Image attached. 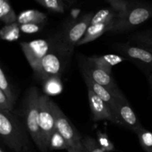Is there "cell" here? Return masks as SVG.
<instances>
[{"label": "cell", "instance_id": "cell-1", "mask_svg": "<svg viewBox=\"0 0 152 152\" xmlns=\"http://www.w3.org/2000/svg\"><path fill=\"white\" fill-rule=\"evenodd\" d=\"M41 94L37 88L28 89L22 103V116L27 132L40 151L47 152L39 127V99Z\"/></svg>", "mask_w": 152, "mask_h": 152}, {"label": "cell", "instance_id": "cell-2", "mask_svg": "<svg viewBox=\"0 0 152 152\" xmlns=\"http://www.w3.org/2000/svg\"><path fill=\"white\" fill-rule=\"evenodd\" d=\"M24 123L11 111H0L1 140L14 152H22L28 147V137Z\"/></svg>", "mask_w": 152, "mask_h": 152}, {"label": "cell", "instance_id": "cell-3", "mask_svg": "<svg viewBox=\"0 0 152 152\" xmlns=\"http://www.w3.org/2000/svg\"><path fill=\"white\" fill-rule=\"evenodd\" d=\"M94 15V13H87L75 22L71 23L57 37L56 41H55V48L71 56L74 48L84 37Z\"/></svg>", "mask_w": 152, "mask_h": 152}, {"label": "cell", "instance_id": "cell-4", "mask_svg": "<svg viewBox=\"0 0 152 152\" xmlns=\"http://www.w3.org/2000/svg\"><path fill=\"white\" fill-rule=\"evenodd\" d=\"M152 17V4H135L132 9L121 18H117L110 31L120 34L134 29Z\"/></svg>", "mask_w": 152, "mask_h": 152}, {"label": "cell", "instance_id": "cell-5", "mask_svg": "<svg viewBox=\"0 0 152 152\" xmlns=\"http://www.w3.org/2000/svg\"><path fill=\"white\" fill-rule=\"evenodd\" d=\"M69 56L57 49H51L33 68L34 76L42 82L52 77H60L65 66V58Z\"/></svg>", "mask_w": 152, "mask_h": 152}, {"label": "cell", "instance_id": "cell-6", "mask_svg": "<svg viewBox=\"0 0 152 152\" xmlns=\"http://www.w3.org/2000/svg\"><path fill=\"white\" fill-rule=\"evenodd\" d=\"M79 66L83 75L87 76L96 83L108 89L114 97L120 99H126L123 92L119 88L112 74H108L106 71L89 63L86 60V56L79 59Z\"/></svg>", "mask_w": 152, "mask_h": 152}, {"label": "cell", "instance_id": "cell-7", "mask_svg": "<svg viewBox=\"0 0 152 152\" xmlns=\"http://www.w3.org/2000/svg\"><path fill=\"white\" fill-rule=\"evenodd\" d=\"M51 108L55 118L56 130L63 137L71 148H83V138L67 116L59 106L51 100ZM69 147V148H70Z\"/></svg>", "mask_w": 152, "mask_h": 152}, {"label": "cell", "instance_id": "cell-8", "mask_svg": "<svg viewBox=\"0 0 152 152\" xmlns=\"http://www.w3.org/2000/svg\"><path fill=\"white\" fill-rule=\"evenodd\" d=\"M113 48L126 59L137 63L142 69L148 72L152 71V50L150 49L129 43H117L113 45Z\"/></svg>", "mask_w": 152, "mask_h": 152}, {"label": "cell", "instance_id": "cell-9", "mask_svg": "<svg viewBox=\"0 0 152 152\" xmlns=\"http://www.w3.org/2000/svg\"><path fill=\"white\" fill-rule=\"evenodd\" d=\"M39 111V127L42 134L45 145L48 149V144L50 137L56 131V124H55L54 115L51 108V99L47 95L41 94Z\"/></svg>", "mask_w": 152, "mask_h": 152}, {"label": "cell", "instance_id": "cell-10", "mask_svg": "<svg viewBox=\"0 0 152 152\" xmlns=\"http://www.w3.org/2000/svg\"><path fill=\"white\" fill-rule=\"evenodd\" d=\"M114 114L117 125L123 126L135 133L142 126L126 99H117Z\"/></svg>", "mask_w": 152, "mask_h": 152}, {"label": "cell", "instance_id": "cell-11", "mask_svg": "<svg viewBox=\"0 0 152 152\" xmlns=\"http://www.w3.org/2000/svg\"><path fill=\"white\" fill-rule=\"evenodd\" d=\"M24 55L33 68L52 49L50 42L45 39H36L20 43Z\"/></svg>", "mask_w": 152, "mask_h": 152}, {"label": "cell", "instance_id": "cell-12", "mask_svg": "<svg viewBox=\"0 0 152 152\" xmlns=\"http://www.w3.org/2000/svg\"><path fill=\"white\" fill-rule=\"evenodd\" d=\"M88 102L94 121L108 120L117 124L115 116L109 105L90 89H88Z\"/></svg>", "mask_w": 152, "mask_h": 152}, {"label": "cell", "instance_id": "cell-13", "mask_svg": "<svg viewBox=\"0 0 152 152\" xmlns=\"http://www.w3.org/2000/svg\"><path fill=\"white\" fill-rule=\"evenodd\" d=\"M86 59L89 63L94 65L96 68L106 71L110 74H112L113 67L121 63L126 59L124 56L117 54L92 56L90 57H86Z\"/></svg>", "mask_w": 152, "mask_h": 152}, {"label": "cell", "instance_id": "cell-14", "mask_svg": "<svg viewBox=\"0 0 152 152\" xmlns=\"http://www.w3.org/2000/svg\"><path fill=\"white\" fill-rule=\"evenodd\" d=\"M116 20L108 21V22H98L95 24H90L84 37L77 44V46L87 44L92 41H94L107 31H111L115 23Z\"/></svg>", "mask_w": 152, "mask_h": 152}, {"label": "cell", "instance_id": "cell-15", "mask_svg": "<svg viewBox=\"0 0 152 152\" xmlns=\"http://www.w3.org/2000/svg\"><path fill=\"white\" fill-rule=\"evenodd\" d=\"M83 77L85 83H86V85L87 86L88 89H90L94 93L96 94L99 98H101L104 102H106L114 112L116 107V103H117V98L114 97L112 94L108 89L105 88L101 85L96 83V82L89 78L88 77L83 75Z\"/></svg>", "mask_w": 152, "mask_h": 152}, {"label": "cell", "instance_id": "cell-16", "mask_svg": "<svg viewBox=\"0 0 152 152\" xmlns=\"http://www.w3.org/2000/svg\"><path fill=\"white\" fill-rule=\"evenodd\" d=\"M48 20L45 13L37 10H26L21 12L17 16V23L23 24H39L44 25Z\"/></svg>", "mask_w": 152, "mask_h": 152}, {"label": "cell", "instance_id": "cell-17", "mask_svg": "<svg viewBox=\"0 0 152 152\" xmlns=\"http://www.w3.org/2000/svg\"><path fill=\"white\" fill-rule=\"evenodd\" d=\"M43 91L47 96H56L63 90L60 77H52L42 82Z\"/></svg>", "mask_w": 152, "mask_h": 152}, {"label": "cell", "instance_id": "cell-18", "mask_svg": "<svg viewBox=\"0 0 152 152\" xmlns=\"http://www.w3.org/2000/svg\"><path fill=\"white\" fill-rule=\"evenodd\" d=\"M0 19L5 25L17 22V16L9 0H0Z\"/></svg>", "mask_w": 152, "mask_h": 152}, {"label": "cell", "instance_id": "cell-19", "mask_svg": "<svg viewBox=\"0 0 152 152\" xmlns=\"http://www.w3.org/2000/svg\"><path fill=\"white\" fill-rule=\"evenodd\" d=\"M129 39L136 43L137 45L152 49V29L134 33L130 36Z\"/></svg>", "mask_w": 152, "mask_h": 152}, {"label": "cell", "instance_id": "cell-20", "mask_svg": "<svg viewBox=\"0 0 152 152\" xmlns=\"http://www.w3.org/2000/svg\"><path fill=\"white\" fill-rule=\"evenodd\" d=\"M20 28L17 22L5 25L0 31L1 39L8 42H13L19 38Z\"/></svg>", "mask_w": 152, "mask_h": 152}, {"label": "cell", "instance_id": "cell-21", "mask_svg": "<svg viewBox=\"0 0 152 152\" xmlns=\"http://www.w3.org/2000/svg\"><path fill=\"white\" fill-rule=\"evenodd\" d=\"M111 5V7L116 12L117 18H121L133 7L135 3L128 0H105Z\"/></svg>", "mask_w": 152, "mask_h": 152}, {"label": "cell", "instance_id": "cell-22", "mask_svg": "<svg viewBox=\"0 0 152 152\" xmlns=\"http://www.w3.org/2000/svg\"><path fill=\"white\" fill-rule=\"evenodd\" d=\"M136 134L142 149L145 152H152V132L142 126Z\"/></svg>", "mask_w": 152, "mask_h": 152}, {"label": "cell", "instance_id": "cell-23", "mask_svg": "<svg viewBox=\"0 0 152 152\" xmlns=\"http://www.w3.org/2000/svg\"><path fill=\"white\" fill-rule=\"evenodd\" d=\"M69 145L65 138L57 132L55 131L50 137L48 144L49 150H68Z\"/></svg>", "mask_w": 152, "mask_h": 152}, {"label": "cell", "instance_id": "cell-24", "mask_svg": "<svg viewBox=\"0 0 152 152\" xmlns=\"http://www.w3.org/2000/svg\"><path fill=\"white\" fill-rule=\"evenodd\" d=\"M48 10L54 13H62L66 9L64 0H34Z\"/></svg>", "mask_w": 152, "mask_h": 152}, {"label": "cell", "instance_id": "cell-25", "mask_svg": "<svg viewBox=\"0 0 152 152\" xmlns=\"http://www.w3.org/2000/svg\"><path fill=\"white\" fill-rule=\"evenodd\" d=\"M0 91H2L12 101L14 102H16V94L9 83L8 79L2 67L0 68Z\"/></svg>", "mask_w": 152, "mask_h": 152}, {"label": "cell", "instance_id": "cell-26", "mask_svg": "<svg viewBox=\"0 0 152 152\" xmlns=\"http://www.w3.org/2000/svg\"><path fill=\"white\" fill-rule=\"evenodd\" d=\"M83 145L88 152H106L101 148L97 141L91 137L86 136L83 138Z\"/></svg>", "mask_w": 152, "mask_h": 152}, {"label": "cell", "instance_id": "cell-27", "mask_svg": "<svg viewBox=\"0 0 152 152\" xmlns=\"http://www.w3.org/2000/svg\"><path fill=\"white\" fill-rule=\"evenodd\" d=\"M97 142L101 148L105 151H111L114 150V146L112 142L108 140L106 134L98 132L97 133Z\"/></svg>", "mask_w": 152, "mask_h": 152}, {"label": "cell", "instance_id": "cell-28", "mask_svg": "<svg viewBox=\"0 0 152 152\" xmlns=\"http://www.w3.org/2000/svg\"><path fill=\"white\" fill-rule=\"evenodd\" d=\"M14 105L15 102L0 91V111H7L13 112Z\"/></svg>", "mask_w": 152, "mask_h": 152}, {"label": "cell", "instance_id": "cell-29", "mask_svg": "<svg viewBox=\"0 0 152 152\" xmlns=\"http://www.w3.org/2000/svg\"><path fill=\"white\" fill-rule=\"evenodd\" d=\"M19 28L22 33L31 34L41 31L42 26L39 24H23V25H19Z\"/></svg>", "mask_w": 152, "mask_h": 152}, {"label": "cell", "instance_id": "cell-30", "mask_svg": "<svg viewBox=\"0 0 152 152\" xmlns=\"http://www.w3.org/2000/svg\"><path fill=\"white\" fill-rule=\"evenodd\" d=\"M68 152H85V148H68V149L67 150Z\"/></svg>", "mask_w": 152, "mask_h": 152}, {"label": "cell", "instance_id": "cell-31", "mask_svg": "<svg viewBox=\"0 0 152 152\" xmlns=\"http://www.w3.org/2000/svg\"><path fill=\"white\" fill-rule=\"evenodd\" d=\"M147 79H148V84H149L150 88H151L152 91V71H150V72H148V75H147Z\"/></svg>", "mask_w": 152, "mask_h": 152}, {"label": "cell", "instance_id": "cell-32", "mask_svg": "<svg viewBox=\"0 0 152 152\" xmlns=\"http://www.w3.org/2000/svg\"><path fill=\"white\" fill-rule=\"evenodd\" d=\"M0 152H6V151H4V148H0Z\"/></svg>", "mask_w": 152, "mask_h": 152}, {"label": "cell", "instance_id": "cell-33", "mask_svg": "<svg viewBox=\"0 0 152 152\" xmlns=\"http://www.w3.org/2000/svg\"><path fill=\"white\" fill-rule=\"evenodd\" d=\"M64 1H69V2H71V1H72V0H64Z\"/></svg>", "mask_w": 152, "mask_h": 152}, {"label": "cell", "instance_id": "cell-34", "mask_svg": "<svg viewBox=\"0 0 152 152\" xmlns=\"http://www.w3.org/2000/svg\"><path fill=\"white\" fill-rule=\"evenodd\" d=\"M85 152H88V151H86V149H85Z\"/></svg>", "mask_w": 152, "mask_h": 152}, {"label": "cell", "instance_id": "cell-35", "mask_svg": "<svg viewBox=\"0 0 152 152\" xmlns=\"http://www.w3.org/2000/svg\"><path fill=\"white\" fill-rule=\"evenodd\" d=\"M150 50H152V49H150Z\"/></svg>", "mask_w": 152, "mask_h": 152}]
</instances>
